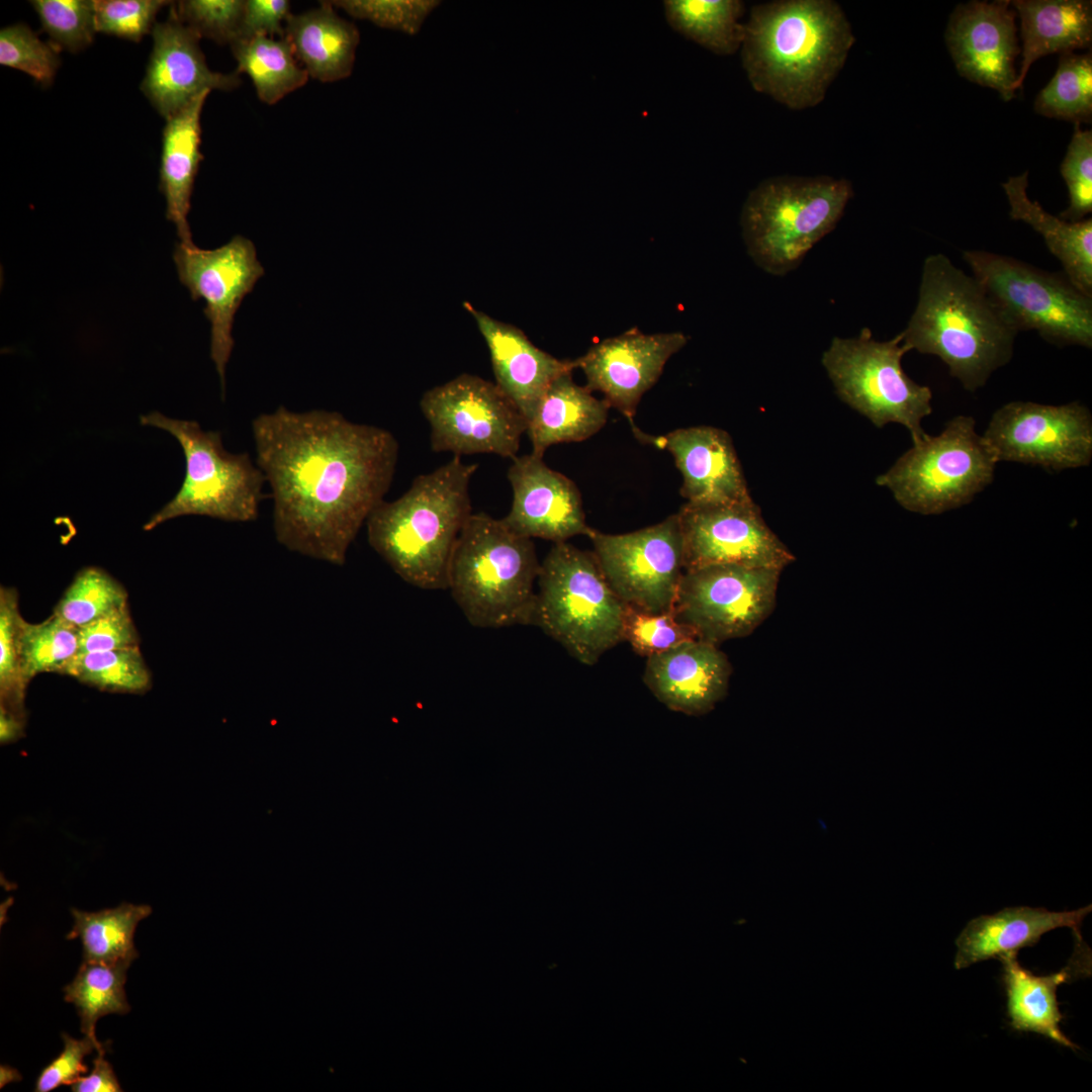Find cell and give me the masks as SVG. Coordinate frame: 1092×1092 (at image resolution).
Masks as SVG:
<instances>
[{"instance_id": "1", "label": "cell", "mask_w": 1092, "mask_h": 1092, "mask_svg": "<svg viewBox=\"0 0 1092 1092\" xmlns=\"http://www.w3.org/2000/svg\"><path fill=\"white\" fill-rule=\"evenodd\" d=\"M256 464L270 486L276 540L342 566L359 530L384 500L398 458L387 430L338 412L281 405L252 422Z\"/></svg>"}, {"instance_id": "2", "label": "cell", "mask_w": 1092, "mask_h": 1092, "mask_svg": "<svg viewBox=\"0 0 1092 1092\" xmlns=\"http://www.w3.org/2000/svg\"><path fill=\"white\" fill-rule=\"evenodd\" d=\"M855 41L833 0H776L753 5L744 23L742 67L752 88L793 110L815 107Z\"/></svg>"}, {"instance_id": "3", "label": "cell", "mask_w": 1092, "mask_h": 1092, "mask_svg": "<svg viewBox=\"0 0 1092 1092\" xmlns=\"http://www.w3.org/2000/svg\"><path fill=\"white\" fill-rule=\"evenodd\" d=\"M904 345L938 357L969 391L983 387L1013 355L1018 334L973 275L943 254L925 258Z\"/></svg>"}, {"instance_id": "4", "label": "cell", "mask_w": 1092, "mask_h": 1092, "mask_svg": "<svg viewBox=\"0 0 1092 1092\" xmlns=\"http://www.w3.org/2000/svg\"><path fill=\"white\" fill-rule=\"evenodd\" d=\"M477 467L454 456L418 475L400 497L382 500L368 517L369 545L407 583L448 588L452 554L472 515L469 484Z\"/></svg>"}, {"instance_id": "5", "label": "cell", "mask_w": 1092, "mask_h": 1092, "mask_svg": "<svg viewBox=\"0 0 1092 1092\" xmlns=\"http://www.w3.org/2000/svg\"><path fill=\"white\" fill-rule=\"evenodd\" d=\"M540 564L532 539L502 519L472 514L455 545L447 589L474 627L529 625Z\"/></svg>"}, {"instance_id": "6", "label": "cell", "mask_w": 1092, "mask_h": 1092, "mask_svg": "<svg viewBox=\"0 0 1092 1092\" xmlns=\"http://www.w3.org/2000/svg\"><path fill=\"white\" fill-rule=\"evenodd\" d=\"M853 195L850 181L831 176H775L746 197L740 214L748 255L781 276L837 224Z\"/></svg>"}, {"instance_id": "7", "label": "cell", "mask_w": 1092, "mask_h": 1092, "mask_svg": "<svg viewBox=\"0 0 1092 1092\" xmlns=\"http://www.w3.org/2000/svg\"><path fill=\"white\" fill-rule=\"evenodd\" d=\"M624 610L594 552L553 544L540 564L531 625L594 665L622 641Z\"/></svg>"}, {"instance_id": "8", "label": "cell", "mask_w": 1092, "mask_h": 1092, "mask_svg": "<svg viewBox=\"0 0 1092 1092\" xmlns=\"http://www.w3.org/2000/svg\"><path fill=\"white\" fill-rule=\"evenodd\" d=\"M141 424L171 434L185 457L181 487L144 525L145 531L189 515L242 523L258 518L266 480L248 453L226 451L218 432L204 431L195 421L171 419L153 412L142 416Z\"/></svg>"}, {"instance_id": "9", "label": "cell", "mask_w": 1092, "mask_h": 1092, "mask_svg": "<svg viewBox=\"0 0 1092 1092\" xmlns=\"http://www.w3.org/2000/svg\"><path fill=\"white\" fill-rule=\"evenodd\" d=\"M996 463L976 421L958 416L937 436L914 443L876 482L905 510L938 515L969 504L992 482Z\"/></svg>"}, {"instance_id": "10", "label": "cell", "mask_w": 1092, "mask_h": 1092, "mask_svg": "<svg viewBox=\"0 0 1092 1092\" xmlns=\"http://www.w3.org/2000/svg\"><path fill=\"white\" fill-rule=\"evenodd\" d=\"M963 258L1009 325L1050 344L1092 347V297L1064 274L1015 258L968 250Z\"/></svg>"}, {"instance_id": "11", "label": "cell", "mask_w": 1092, "mask_h": 1092, "mask_svg": "<svg viewBox=\"0 0 1092 1092\" xmlns=\"http://www.w3.org/2000/svg\"><path fill=\"white\" fill-rule=\"evenodd\" d=\"M907 352L902 333L880 342L864 328L853 338H833L822 365L842 401L878 428L903 425L914 444L927 435L921 422L932 412V391L904 372Z\"/></svg>"}, {"instance_id": "12", "label": "cell", "mask_w": 1092, "mask_h": 1092, "mask_svg": "<svg viewBox=\"0 0 1092 1092\" xmlns=\"http://www.w3.org/2000/svg\"><path fill=\"white\" fill-rule=\"evenodd\" d=\"M781 572L740 564L685 570L672 614L702 641L746 637L774 612Z\"/></svg>"}, {"instance_id": "13", "label": "cell", "mask_w": 1092, "mask_h": 1092, "mask_svg": "<svg viewBox=\"0 0 1092 1092\" xmlns=\"http://www.w3.org/2000/svg\"><path fill=\"white\" fill-rule=\"evenodd\" d=\"M420 407L431 427L432 450L459 457L489 453L513 459L528 429L495 383L467 373L426 391Z\"/></svg>"}, {"instance_id": "14", "label": "cell", "mask_w": 1092, "mask_h": 1092, "mask_svg": "<svg viewBox=\"0 0 1092 1092\" xmlns=\"http://www.w3.org/2000/svg\"><path fill=\"white\" fill-rule=\"evenodd\" d=\"M587 537L607 581L625 606L654 614L672 612L685 572L676 514L634 532L612 535L593 529Z\"/></svg>"}, {"instance_id": "15", "label": "cell", "mask_w": 1092, "mask_h": 1092, "mask_svg": "<svg viewBox=\"0 0 1092 1092\" xmlns=\"http://www.w3.org/2000/svg\"><path fill=\"white\" fill-rule=\"evenodd\" d=\"M983 438L997 462L1055 471L1080 468L1092 459V416L1078 401L1061 405L1012 401L993 414Z\"/></svg>"}, {"instance_id": "16", "label": "cell", "mask_w": 1092, "mask_h": 1092, "mask_svg": "<svg viewBox=\"0 0 1092 1092\" xmlns=\"http://www.w3.org/2000/svg\"><path fill=\"white\" fill-rule=\"evenodd\" d=\"M180 282L191 298H203V312L211 325L210 357L225 392V366L234 348L235 314L247 294L264 275L252 241L236 235L226 244L203 250L177 243L173 253Z\"/></svg>"}, {"instance_id": "17", "label": "cell", "mask_w": 1092, "mask_h": 1092, "mask_svg": "<svg viewBox=\"0 0 1092 1092\" xmlns=\"http://www.w3.org/2000/svg\"><path fill=\"white\" fill-rule=\"evenodd\" d=\"M684 541L685 570L710 564H740L783 570L794 554L765 523L752 500L686 503L676 514Z\"/></svg>"}, {"instance_id": "18", "label": "cell", "mask_w": 1092, "mask_h": 1092, "mask_svg": "<svg viewBox=\"0 0 1092 1092\" xmlns=\"http://www.w3.org/2000/svg\"><path fill=\"white\" fill-rule=\"evenodd\" d=\"M687 343L681 332L644 334L634 328L598 342L572 362L583 372L585 386L600 391L611 407L632 422L644 393Z\"/></svg>"}, {"instance_id": "19", "label": "cell", "mask_w": 1092, "mask_h": 1092, "mask_svg": "<svg viewBox=\"0 0 1092 1092\" xmlns=\"http://www.w3.org/2000/svg\"><path fill=\"white\" fill-rule=\"evenodd\" d=\"M1015 16L1009 0L971 1L956 7L944 34L958 73L995 89L1005 101L1014 98L1016 91Z\"/></svg>"}, {"instance_id": "20", "label": "cell", "mask_w": 1092, "mask_h": 1092, "mask_svg": "<svg viewBox=\"0 0 1092 1092\" xmlns=\"http://www.w3.org/2000/svg\"><path fill=\"white\" fill-rule=\"evenodd\" d=\"M508 469L513 489L510 513L502 519L518 535L553 543L593 531L586 524L576 484L533 453L516 456Z\"/></svg>"}, {"instance_id": "21", "label": "cell", "mask_w": 1092, "mask_h": 1092, "mask_svg": "<svg viewBox=\"0 0 1092 1092\" xmlns=\"http://www.w3.org/2000/svg\"><path fill=\"white\" fill-rule=\"evenodd\" d=\"M153 49L141 90L166 120L206 90L231 91L242 83L239 74L211 71L199 46V35L172 10L152 31Z\"/></svg>"}, {"instance_id": "22", "label": "cell", "mask_w": 1092, "mask_h": 1092, "mask_svg": "<svg viewBox=\"0 0 1092 1092\" xmlns=\"http://www.w3.org/2000/svg\"><path fill=\"white\" fill-rule=\"evenodd\" d=\"M644 443L667 450L682 475L680 495L692 504L752 500L730 435L715 427L680 428L653 437L632 425Z\"/></svg>"}, {"instance_id": "23", "label": "cell", "mask_w": 1092, "mask_h": 1092, "mask_svg": "<svg viewBox=\"0 0 1092 1092\" xmlns=\"http://www.w3.org/2000/svg\"><path fill=\"white\" fill-rule=\"evenodd\" d=\"M731 673L718 645L694 639L647 657L643 681L669 710L702 716L726 697Z\"/></svg>"}, {"instance_id": "24", "label": "cell", "mask_w": 1092, "mask_h": 1092, "mask_svg": "<svg viewBox=\"0 0 1092 1092\" xmlns=\"http://www.w3.org/2000/svg\"><path fill=\"white\" fill-rule=\"evenodd\" d=\"M483 337L491 360L496 386L514 402L529 423L555 378L572 371L573 362L559 360L536 347L517 327L497 321L465 302Z\"/></svg>"}, {"instance_id": "25", "label": "cell", "mask_w": 1092, "mask_h": 1092, "mask_svg": "<svg viewBox=\"0 0 1092 1092\" xmlns=\"http://www.w3.org/2000/svg\"><path fill=\"white\" fill-rule=\"evenodd\" d=\"M1091 910V904L1060 912L1018 906L973 918L956 940L954 968L961 970L1033 945L1045 932L1056 928L1069 927L1079 934V928Z\"/></svg>"}, {"instance_id": "26", "label": "cell", "mask_w": 1092, "mask_h": 1092, "mask_svg": "<svg viewBox=\"0 0 1092 1092\" xmlns=\"http://www.w3.org/2000/svg\"><path fill=\"white\" fill-rule=\"evenodd\" d=\"M206 90L166 120L162 134L160 191L166 200V217L177 230L180 242L192 245L188 223L195 177L203 156L200 152V116Z\"/></svg>"}, {"instance_id": "27", "label": "cell", "mask_w": 1092, "mask_h": 1092, "mask_svg": "<svg viewBox=\"0 0 1092 1092\" xmlns=\"http://www.w3.org/2000/svg\"><path fill=\"white\" fill-rule=\"evenodd\" d=\"M330 1L298 14L285 25V38L308 76L321 82L348 78L353 70L360 41L357 26L334 9Z\"/></svg>"}, {"instance_id": "28", "label": "cell", "mask_w": 1092, "mask_h": 1092, "mask_svg": "<svg viewBox=\"0 0 1092 1092\" xmlns=\"http://www.w3.org/2000/svg\"><path fill=\"white\" fill-rule=\"evenodd\" d=\"M1010 5L1020 17L1023 40L1015 89L1022 88L1029 68L1037 59L1091 47V1L1014 0Z\"/></svg>"}, {"instance_id": "29", "label": "cell", "mask_w": 1092, "mask_h": 1092, "mask_svg": "<svg viewBox=\"0 0 1092 1092\" xmlns=\"http://www.w3.org/2000/svg\"><path fill=\"white\" fill-rule=\"evenodd\" d=\"M566 371L549 385L528 423L532 452L543 457L552 445L581 442L597 434L607 423L610 405L593 395L586 386L575 383Z\"/></svg>"}, {"instance_id": "30", "label": "cell", "mask_w": 1092, "mask_h": 1092, "mask_svg": "<svg viewBox=\"0 0 1092 1092\" xmlns=\"http://www.w3.org/2000/svg\"><path fill=\"white\" fill-rule=\"evenodd\" d=\"M1016 952L1009 951L997 958L1003 965L1010 1025L1016 1030L1042 1034L1064 1046L1078 1049L1060 1028L1063 1015L1058 1006L1057 988L1081 974L1083 968H1090L1087 961L1083 963L1082 946L1077 961L1074 954L1065 968L1048 976H1035L1023 969Z\"/></svg>"}, {"instance_id": "31", "label": "cell", "mask_w": 1092, "mask_h": 1092, "mask_svg": "<svg viewBox=\"0 0 1092 1092\" xmlns=\"http://www.w3.org/2000/svg\"><path fill=\"white\" fill-rule=\"evenodd\" d=\"M1028 173L1002 183L1010 205L1009 215L1030 225L1061 262L1064 274L1083 293L1092 297V219L1067 221L1046 212L1027 195Z\"/></svg>"}, {"instance_id": "32", "label": "cell", "mask_w": 1092, "mask_h": 1092, "mask_svg": "<svg viewBox=\"0 0 1092 1092\" xmlns=\"http://www.w3.org/2000/svg\"><path fill=\"white\" fill-rule=\"evenodd\" d=\"M231 49L238 65L236 73L251 78L258 98L266 104L277 103L309 78L285 37L239 38Z\"/></svg>"}, {"instance_id": "33", "label": "cell", "mask_w": 1092, "mask_h": 1092, "mask_svg": "<svg viewBox=\"0 0 1092 1092\" xmlns=\"http://www.w3.org/2000/svg\"><path fill=\"white\" fill-rule=\"evenodd\" d=\"M664 14L678 33L720 56L742 43L744 3L739 0H666Z\"/></svg>"}, {"instance_id": "34", "label": "cell", "mask_w": 1092, "mask_h": 1092, "mask_svg": "<svg viewBox=\"0 0 1092 1092\" xmlns=\"http://www.w3.org/2000/svg\"><path fill=\"white\" fill-rule=\"evenodd\" d=\"M74 926L67 938H80L84 961L112 963L134 960L133 935L140 921L152 913L149 905L121 903L97 912L71 910Z\"/></svg>"}, {"instance_id": "35", "label": "cell", "mask_w": 1092, "mask_h": 1092, "mask_svg": "<svg viewBox=\"0 0 1092 1092\" xmlns=\"http://www.w3.org/2000/svg\"><path fill=\"white\" fill-rule=\"evenodd\" d=\"M131 959L112 963L83 961L74 980L64 988L65 1000L76 1006L82 1032L98 1040L97 1020L108 1014H126L130 1007L124 984Z\"/></svg>"}, {"instance_id": "36", "label": "cell", "mask_w": 1092, "mask_h": 1092, "mask_svg": "<svg viewBox=\"0 0 1092 1092\" xmlns=\"http://www.w3.org/2000/svg\"><path fill=\"white\" fill-rule=\"evenodd\" d=\"M1034 110L1050 118L1073 121L1092 119V55L1061 54L1056 74L1037 94Z\"/></svg>"}, {"instance_id": "37", "label": "cell", "mask_w": 1092, "mask_h": 1092, "mask_svg": "<svg viewBox=\"0 0 1092 1092\" xmlns=\"http://www.w3.org/2000/svg\"><path fill=\"white\" fill-rule=\"evenodd\" d=\"M65 674L110 693L144 694L152 687L151 672L139 647L79 653Z\"/></svg>"}, {"instance_id": "38", "label": "cell", "mask_w": 1092, "mask_h": 1092, "mask_svg": "<svg viewBox=\"0 0 1092 1092\" xmlns=\"http://www.w3.org/2000/svg\"><path fill=\"white\" fill-rule=\"evenodd\" d=\"M20 655L28 682L37 674H65L79 653V628L53 614L40 623H21Z\"/></svg>"}, {"instance_id": "39", "label": "cell", "mask_w": 1092, "mask_h": 1092, "mask_svg": "<svg viewBox=\"0 0 1092 1092\" xmlns=\"http://www.w3.org/2000/svg\"><path fill=\"white\" fill-rule=\"evenodd\" d=\"M125 606V588L102 568L90 566L76 574L53 614L80 628Z\"/></svg>"}, {"instance_id": "40", "label": "cell", "mask_w": 1092, "mask_h": 1092, "mask_svg": "<svg viewBox=\"0 0 1092 1092\" xmlns=\"http://www.w3.org/2000/svg\"><path fill=\"white\" fill-rule=\"evenodd\" d=\"M23 618L15 588H0V710L26 718V680L20 655V628Z\"/></svg>"}, {"instance_id": "41", "label": "cell", "mask_w": 1092, "mask_h": 1092, "mask_svg": "<svg viewBox=\"0 0 1092 1092\" xmlns=\"http://www.w3.org/2000/svg\"><path fill=\"white\" fill-rule=\"evenodd\" d=\"M30 4L38 15L42 30L50 36V42L60 51L75 54L94 40L97 32L94 1L34 0Z\"/></svg>"}, {"instance_id": "42", "label": "cell", "mask_w": 1092, "mask_h": 1092, "mask_svg": "<svg viewBox=\"0 0 1092 1092\" xmlns=\"http://www.w3.org/2000/svg\"><path fill=\"white\" fill-rule=\"evenodd\" d=\"M59 53L57 47L40 40L23 22L0 30V64L26 73L42 87L54 82L61 64Z\"/></svg>"}, {"instance_id": "43", "label": "cell", "mask_w": 1092, "mask_h": 1092, "mask_svg": "<svg viewBox=\"0 0 1092 1092\" xmlns=\"http://www.w3.org/2000/svg\"><path fill=\"white\" fill-rule=\"evenodd\" d=\"M694 639L692 629L678 622L672 612L654 614L625 606L622 641L640 656L647 658Z\"/></svg>"}, {"instance_id": "44", "label": "cell", "mask_w": 1092, "mask_h": 1092, "mask_svg": "<svg viewBox=\"0 0 1092 1092\" xmlns=\"http://www.w3.org/2000/svg\"><path fill=\"white\" fill-rule=\"evenodd\" d=\"M245 0H183L172 2L170 10L199 37L218 44H232L240 33Z\"/></svg>"}, {"instance_id": "45", "label": "cell", "mask_w": 1092, "mask_h": 1092, "mask_svg": "<svg viewBox=\"0 0 1092 1092\" xmlns=\"http://www.w3.org/2000/svg\"><path fill=\"white\" fill-rule=\"evenodd\" d=\"M330 3L350 16L406 34H417L440 5L434 0H335Z\"/></svg>"}, {"instance_id": "46", "label": "cell", "mask_w": 1092, "mask_h": 1092, "mask_svg": "<svg viewBox=\"0 0 1092 1092\" xmlns=\"http://www.w3.org/2000/svg\"><path fill=\"white\" fill-rule=\"evenodd\" d=\"M1061 174L1069 192V205L1060 217L1071 222L1092 212V132L1075 124L1074 133L1061 164Z\"/></svg>"}, {"instance_id": "47", "label": "cell", "mask_w": 1092, "mask_h": 1092, "mask_svg": "<svg viewBox=\"0 0 1092 1092\" xmlns=\"http://www.w3.org/2000/svg\"><path fill=\"white\" fill-rule=\"evenodd\" d=\"M171 3L165 0H94L96 30L138 42L152 33L157 14Z\"/></svg>"}, {"instance_id": "48", "label": "cell", "mask_w": 1092, "mask_h": 1092, "mask_svg": "<svg viewBox=\"0 0 1092 1092\" xmlns=\"http://www.w3.org/2000/svg\"><path fill=\"white\" fill-rule=\"evenodd\" d=\"M139 645L140 637L127 606L79 628V653L119 650Z\"/></svg>"}, {"instance_id": "49", "label": "cell", "mask_w": 1092, "mask_h": 1092, "mask_svg": "<svg viewBox=\"0 0 1092 1092\" xmlns=\"http://www.w3.org/2000/svg\"><path fill=\"white\" fill-rule=\"evenodd\" d=\"M62 1037L64 1050L39 1074L35 1084L37 1092H49L61 1085L71 1086L88 1071V1067L83 1063L84 1058L94 1050L98 1052L104 1049L101 1042L87 1035L82 1039H75L62 1033Z\"/></svg>"}, {"instance_id": "50", "label": "cell", "mask_w": 1092, "mask_h": 1092, "mask_svg": "<svg viewBox=\"0 0 1092 1092\" xmlns=\"http://www.w3.org/2000/svg\"><path fill=\"white\" fill-rule=\"evenodd\" d=\"M291 14L290 2L287 0H245L237 39L257 35L284 37L285 25Z\"/></svg>"}, {"instance_id": "51", "label": "cell", "mask_w": 1092, "mask_h": 1092, "mask_svg": "<svg viewBox=\"0 0 1092 1092\" xmlns=\"http://www.w3.org/2000/svg\"><path fill=\"white\" fill-rule=\"evenodd\" d=\"M93 1070L90 1075L78 1078L72 1085L74 1092H116L121 1091L118 1080L111 1065L104 1058V1049L98 1051L93 1060Z\"/></svg>"}, {"instance_id": "52", "label": "cell", "mask_w": 1092, "mask_h": 1092, "mask_svg": "<svg viewBox=\"0 0 1092 1092\" xmlns=\"http://www.w3.org/2000/svg\"><path fill=\"white\" fill-rule=\"evenodd\" d=\"M26 718L0 710L1 744L14 742L24 735Z\"/></svg>"}]
</instances>
